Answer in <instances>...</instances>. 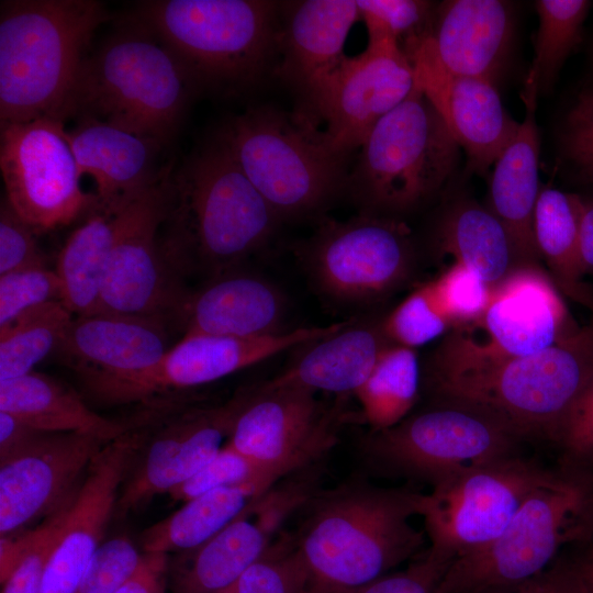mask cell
Instances as JSON below:
<instances>
[{
  "instance_id": "1",
  "label": "cell",
  "mask_w": 593,
  "mask_h": 593,
  "mask_svg": "<svg viewBox=\"0 0 593 593\" xmlns=\"http://www.w3.org/2000/svg\"><path fill=\"white\" fill-rule=\"evenodd\" d=\"M426 494L410 485L384 488L353 479L314 497L293 535L314 593H346L413 558L425 532L410 519Z\"/></svg>"
},
{
  "instance_id": "2",
  "label": "cell",
  "mask_w": 593,
  "mask_h": 593,
  "mask_svg": "<svg viewBox=\"0 0 593 593\" xmlns=\"http://www.w3.org/2000/svg\"><path fill=\"white\" fill-rule=\"evenodd\" d=\"M592 379L593 322L523 357H475L438 346L426 366L424 385L433 399H459L488 409L524 440L556 443Z\"/></svg>"
},
{
  "instance_id": "3",
  "label": "cell",
  "mask_w": 593,
  "mask_h": 593,
  "mask_svg": "<svg viewBox=\"0 0 593 593\" xmlns=\"http://www.w3.org/2000/svg\"><path fill=\"white\" fill-rule=\"evenodd\" d=\"M281 222L215 137L169 170L159 240L175 265L199 262L213 277L236 269Z\"/></svg>"
},
{
  "instance_id": "4",
  "label": "cell",
  "mask_w": 593,
  "mask_h": 593,
  "mask_svg": "<svg viewBox=\"0 0 593 593\" xmlns=\"http://www.w3.org/2000/svg\"><path fill=\"white\" fill-rule=\"evenodd\" d=\"M198 88L176 54L131 14L86 56L65 124L94 119L165 146Z\"/></svg>"
},
{
  "instance_id": "5",
  "label": "cell",
  "mask_w": 593,
  "mask_h": 593,
  "mask_svg": "<svg viewBox=\"0 0 593 593\" xmlns=\"http://www.w3.org/2000/svg\"><path fill=\"white\" fill-rule=\"evenodd\" d=\"M96 0H5L0 5V126L65 114L92 36Z\"/></svg>"
},
{
  "instance_id": "6",
  "label": "cell",
  "mask_w": 593,
  "mask_h": 593,
  "mask_svg": "<svg viewBox=\"0 0 593 593\" xmlns=\"http://www.w3.org/2000/svg\"><path fill=\"white\" fill-rule=\"evenodd\" d=\"M132 15L176 54L198 87L243 92L277 66L280 2L148 0Z\"/></svg>"
},
{
  "instance_id": "7",
  "label": "cell",
  "mask_w": 593,
  "mask_h": 593,
  "mask_svg": "<svg viewBox=\"0 0 593 593\" xmlns=\"http://www.w3.org/2000/svg\"><path fill=\"white\" fill-rule=\"evenodd\" d=\"M214 137L281 221L322 213L346 188V157L332 152L300 114L249 108Z\"/></svg>"
},
{
  "instance_id": "8",
  "label": "cell",
  "mask_w": 593,
  "mask_h": 593,
  "mask_svg": "<svg viewBox=\"0 0 593 593\" xmlns=\"http://www.w3.org/2000/svg\"><path fill=\"white\" fill-rule=\"evenodd\" d=\"M593 537V472L561 466L492 542L456 559L438 593H493L532 579L560 548Z\"/></svg>"
},
{
  "instance_id": "9",
  "label": "cell",
  "mask_w": 593,
  "mask_h": 593,
  "mask_svg": "<svg viewBox=\"0 0 593 593\" xmlns=\"http://www.w3.org/2000/svg\"><path fill=\"white\" fill-rule=\"evenodd\" d=\"M460 147L444 118L415 83L360 147L346 188L360 213L389 216L417 208L455 171Z\"/></svg>"
},
{
  "instance_id": "10",
  "label": "cell",
  "mask_w": 593,
  "mask_h": 593,
  "mask_svg": "<svg viewBox=\"0 0 593 593\" xmlns=\"http://www.w3.org/2000/svg\"><path fill=\"white\" fill-rule=\"evenodd\" d=\"M433 401L360 439V454L372 470L433 488L463 467L518 454L524 439L493 412L459 399Z\"/></svg>"
},
{
  "instance_id": "11",
  "label": "cell",
  "mask_w": 593,
  "mask_h": 593,
  "mask_svg": "<svg viewBox=\"0 0 593 593\" xmlns=\"http://www.w3.org/2000/svg\"><path fill=\"white\" fill-rule=\"evenodd\" d=\"M557 472L519 454L455 471L426 494L422 516L430 547L454 560L485 547Z\"/></svg>"
},
{
  "instance_id": "12",
  "label": "cell",
  "mask_w": 593,
  "mask_h": 593,
  "mask_svg": "<svg viewBox=\"0 0 593 593\" xmlns=\"http://www.w3.org/2000/svg\"><path fill=\"white\" fill-rule=\"evenodd\" d=\"M301 254L318 290L348 304L390 294L414 266L410 228L391 216L367 213L346 221L322 219Z\"/></svg>"
},
{
  "instance_id": "13",
  "label": "cell",
  "mask_w": 593,
  "mask_h": 593,
  "mask_svg": "<svg viewBox=\"0 0 593 593\" xmlns=\"http://www.w3.org/2000/svg\"><path fill=\"white\" fill-rule=\"evenodd\" d=\"M65 130L54 119L0 126L4 199L36 234L66 226L97 206L94 194L81 188Z\"/></svg>"
},
{
  "instance_id": "14",
  "label": "cell",
  "mask_w": 593,
  "mask_h": 593,
  "mask_svg": "<svg viewBox=\"0 0 593 593\" xmlns=\"http://www.w3.org/2000/svg\"><path fill=\"white\" fill-rule=\"evenodd\" d=\"M351 322L298 327L254 337L183 335L154 366L87 385L110 402L145 400L156 393L211 383L289 349L311 345Z\"/></svg>"
},
{
  "instance_id": "15",
  "label": "cell",
  "mask_w": 593,
  "mask_h": 593,
  "mask_svg": "<svg viewBox=\"0 0 593 593\" xmlns=\"http://www.w3.org/2000/svg\"><path fill=\"white\" fill-rule=\"evenodd\" d=\"M414 86L411 61L395 41L368 42L362 53L344 60L299 114L315 128L322 123L325 145L347 157Z\"/></svg>"
},
{
  "instance_id": "16",
  "label": "cell",
  "mask_w": 593,
  "mask_h": 593,
  "mask_svg": "<svg viewBox=\"0 0 593 593\" xmlns=\"http://www.w3.org/2000/svg\"><path fill=\"white\" fill-rule=\"evenodd\" d=\"M170 168L116 213L114 242L96 313L159 320L171 310L182 314L189 295L171 280L169 260L159 240Z\"/></svg>"
},
{
  "instance_id": "17",
  "label": "cell",
  "mask_w": 593,
  "mask_h": 593,
  "mask_svg": "<svg viewBox=\"0 0 593 593\" xmlns=\"http://www.w3.org/2000/svg\"><path fill=\"white\" fill-rule=\"evenodd\" d=\"M300 387L247 391L226 445L287 475L324 456L336 443L342 407H326Z\"/></svg>"
},
{
  "instance_id": "18",
  "label": "cell",
  "mask_w": 593,
  "mask_h": 593,
  "mask_svg": "<svg viewBox=\"0 0 593 593\" xmlns=\"http://www.w3.org/2000/svg\"><path fill=\"white\" fill-rule=\"evenodd\" d=\"M560 292L539 266H521L493 288L483 316L439 345L454 353L512 358L539 353L575 332Z\"/></svg>"
},
{
  "instance_id": "19",
  "label": "cell",
  "mask_w": 593,
  "mask_h": 593,
  "mask_svg": "<svg viewBox=\"0 0 593 593\" xmlns=\"http://www.w3.org/2000/svg\"><path fill=\"white\" fill-rule=\"evenodd\" d=\"M156 423H137L105 444L90 463L66 513L60 539L47 564L40 593H72L102 546L120 488L146 447Z\"/></svg>"
},
{
  "instance_id": "20",
  "label": "cell",
  "mask_w": 593,
  "mask_h": 593,
  "mask_svg": "<svg viewBox=\"0 0 593 593\" xmlns=\"http://www.w3.org/2000/svg\"><path fill=\"white\" fill-rule=\"evenodd\" d=\"M105 444L87 434L41 433L1 460V537L66 505Z\"/></svg>"
},
{
  "instance_id": "21",
  "label": "cell",
  "mask_w": 593,
  "mask_h": 593,
  "mask_svg": "<svg viewBox=\"0 0 593 593\" xmlns=\"http://www.w3.org/2000/svg\"><path fill=\"white\" fill-rule=\"evenodd\" d=\"M247 392L214 407L190 410L157 423L120 492L115 517L143 507L154 496L169 492L208 463L228 437Z\"/></svg>"
},
{
  "instance_id": "22",
  "label": "cell",
  "mask_w": 593,
  "mask_h": 593,
  "mask_svg": "<svg viewBox=\"0 0 593 593\" xmlns=\"http://www.w3.org/2000/svg\"><path fill=\"white\" fill-rule=\"evenodd\" d=\"M514 11L501 0H450L436 7L428 34L405 49L451 76L495 82L514 35Z\"/></svg>"
},
{
  "instance_id": "23",
  "label": "cell",
  "mask_w": 593,
  "mask_h": 593,
  "mask_svg": "<svg viewBox=\"0 0 593 593\" xmlns=\"http://www.w3.org/2000/svg\"><path fill=\"white\" fill-rule=\"evenodd\" d=\"M415 83L444 118L471 172L484 176L514 138L519 122L506 111L495 82L451 76L418 54H410Z\"/></svg>"
},
{
  "instance_id": "24",
  "label": "cell",
  "mask_w": 593,
  "mask_h": 593,
  "mask_svg": "<svg viewBox=\"0 0 593 593\" xmlns=\"http://www.w3.org/2000/svg\"><path fill=\"white\" fill-rule=\"evenodd\" d=\"M360 19L356 0L280 2L275 74L295 89L304 108L347 58V36Z\"/></svg>"
},
{
  "instance_id": "25",
  "label": "cell",
  "mask_w": 593,
  "mask_h": 593,
  "mask_svg": "<svg viewBox=\"0 0 593 593\" xmlns=\"http://www.w3.org/2000/svg\"><path fill=\"white\" fill-rule=\"evenodd\" d=\"M79 172L96 184L94 210L116 213L164 176L158 142L94 119L65 130Z\"/></svg>"
},
{
  "instance_id": "26",
  "label": "cell",
  "mask_w": 593,
  "mask_h": 593,
  "mask_svg": "<svg viewBox=\"0 0 593 593\" xmlns=\"http://www.w3.org/2000/svg\"><path fill=\"white\" fill-rule=\"evenodd\" d=\"M167 340L159 318L99 312L75 316L56 351L86 381L143 371L166 354Z\"/></svg>"
},
{
  "instance_id": "27",
  "label": "cell",
  "mask_w": 593,
  "mask_h": 593,
  "mask_svg": "<svg viewBox=\"0 0 593 593\" xmlns=\"http://www.w3.org/2000/svg\"><path fill=\"white\" fill-rule=\"evenodd\" d=\"M269 491L256 504L257 518L248 515L255 502L191 556L172 575V593H217L230 588L266 551L282 517L307 495L275 496Z\"/></svg>"
},
{
  "instance_id": "28",
  "label": "cell",
  "mask_w": 593,
  "mask_h": 593,
  "mask_svg": "<svg viewBox=\"0 0 593 593\" xmlns=\"http://www.w3.org/2000/svg\"><path fill=\"white\" fill-rule=\"evenodd\" d=\"M537 97V86L526 78L522 91L524 118L516 135L495 160L489 187V209L510 234L521 266H538L541 260L534 233V214L541 190Z\"/></svg>"
},
{
  "instance_id": "29",
  "label": "cell",
  "mask_w": 593,
  "mask_h": 593,
  "mask_svg": "<svg viewBox=\"0 0 593 593\" xmlns=\"http://www.w3.org/2000/svg\"><path fill=\"white\" fill-rule=\"evenodd\" d=\"M286 299L254 273L230 270L189 295L181 314L184 335L254 337L283 332Z\"/></svg>"
},
{
  "instance_id": "30",
  "label": "cell",
  "mask_w": 593,
  "mask_h": 593,
  "mask_svg": "<svg viewBox=\"0 0 593 593\" xmlns=\"http://www.w3.org/2000/svg\"><path fill=\"white\" fill-rule=\"evenodd\" d=\"M388 345L381 327L349 323L311 344L293 365L258 387H300L314 392L355 394Z\"/></svg>"
},
{
  "instance_id": "31",
  "label": "cell",
  "mask_w": 593,
  "mask_h": 593,
  "mask_svg": "<svg viewBox=\"0 0 593 593\" xmlns=\"http://www.w3.org/2000/svg\"><path fill=\"white\" fill-rule=\"evenodd\" d=\"M0 412L43 433H79L110 443L134 425L103 417L67 385L43 373L0 382Z\"/></svg>"
},
{
  "instance_id": "32",
  "label": "cell",
  "mask_w": 593,
  "mask_h": 593,
  "mask_svg": "<svg viewBox=\"0 0 593 593\" xmlns=\"http://www.w3.org/2000/svg\"><path fill=\"white\" fill-rule=\"evenodd\" d=\"M443 254L475 271L492 288L521 267L504 225L489 208L470 199L452 203L437 230Z\"/></svg>"
},
{
  "instance_id": "33",
  "label": "cell",
  "mask_w": 593,
  "mask_h": 593,
  "mask_svg": "<svg viewBox=\"0 0 593 593\" xmlns=\"http://www.w3.org/2000/svg\"><path fill=\"white\" fill-rule=\"evenodd\" d=\"M584 199L556 188L541 189L534 214L535 239L549 277L564 295L593 312V289L584 281L580 228Z\"/></svg>"
},
{
  "instance_id": "34",
  "label": "cell",
  "mask_w": 593,
  "mask_h": 593,
  "mask_svg": "<svg viewBox=\"0 0 593 593\" xmlns=\"http://www.w3.org/2000/svg\"><path fill=\"white\" fill-rule=\"evenodd\" d=\"M266 484H245L211 490L187 502L178 511L145 529V552L193 550L242 515L270 490Z\"/></svg>"
},
{
  "instance_id": "35",
  "label": "cell",
  "mask_w": 593,
  "mask_h": 593,
  "mask_svg": "<svg viewBox=\"0 0 593 593\" xmlns=\"http://www.w3.org/2000/svg\"><path fill=\"white\" fill-rule=\"evenodd\" d=\"M116 213L93 210L71 232L57 256L54 270L61 286V302L75 316L98 310L114 242Z\"/></svg>"
},
{
  "instance_id": "36",
  "label": "cell",
  "mask_w": 593,
  "mask_h": 593,
  "mask_svg": "<svg viewBox=\"0 0 593 593\" xmlns=\"http://www.w3.org/2000/svg\"><path fill=\"white\" fill-rule=\"evenodd\" d=\"M421 367L415 349L388 345L363 384L355 392L362 418L379 430L403 418L417 402Z\"/></svg>"
},
{
  "instance_id": "37",
  "label": "cell",
  "mask_w": 593,
  "mask_h": 593,
  "mask_svg": "<svg viewBox=\"0 0 593 593\" xmlns=\"http://www.w3.org/2000/svg\"><path fill=\"white\" fill-rule=\"evenodd\" d=\"M74 314L61 301L48 302L0 328V382L33 372L56 351Z\"/></svg>"
},
{
  "instance_id": "38",
  "label": "cell",
  "mask_w": 593,
  "mask_h": 593,
  "mask_svg": "<svg viewBox=\"0 0 593 593\" xmlns=\"http://www.w3.org/2000/svg\"><path fill=\"white\" fill-rule=\"evenodd\" d=\"M590 1L538 0V29L534 58L526 78L535 82L538 93L555 85L559 71L572 51L581 43Z\"/></svg>"
},
{
  "instance_id": "39",
  "label": "cell",
  "mask_w": 593,
  "mask_h": 593,
  "mask_svg": "<svg viewBox=\"0 0 593 593\" xmlns=\"http://www.w3.org/2000/svg\"><path fill=\"white\" fill-rule=\"evenodd\" d=\"M217 593H314L293 535L271 542L230 588Z\"/></svg>"
},
{
  "instance_id": "40",
  "label": "cell",
  "mask_w": 593,
  "mask_h": 593,
  "mask_svg": "<svg viewBox=\"0 0 593 593\" xmlns=\"http://www.w3.org/2000/svg\"><path fill=\"white\" fill-rule=\"evenodd\" d=\"M429 295L449 326L477 323L485 313L493 288L462 264H451L438 278L426 283Z\"/></svg>"
},
{
  "instance_id": "41",
  "label": "cell",
  "mask_w": 593,
  "mask_h": 593,
  "mask_svg": "<svg viewBox=\"0 0 593 593\" xmlns=\"http://www.w3.org/2000/svg\"><path fill=\"white\" fill-rule=\"evenodd\" d=\"M360 19L368 31V42L393 40L403 51L425 37L436 7L422 0H356Z\"/></svg>"
},
{
  "instance_id": "42",
  "label": "cell",
  "mask_w": 593,
  "mask_h": 593,
  "mask_svg": "<svg viewBox=\"0 0 593 593\" xmlns=\"http://www.w3.org/2000/svg\"><path fill=\"white\" fill-rule=\"evenodd\" d=\"M280 478L273 471L225 445L197 473L168 493L174 501L187 502L224 486L256 483L271 486Z\"/></svg>"
},
{
  "instance_id": "43",
  "label": "cell",
  "mask_w": 593,
  "mask_h": 593,
  "mask_svg": "<svg viewBox=\"0 0 593 593\" xmlns=\"http://www.w3.org/2000/svg\"><path fill=\"white\" fill-rule=\"evenodd\" d=\"M449 324L434 304L426 283L409 294L381 325L394 345L415 349L443 335Z\"/></svg>"
},
{
  "instance_id": "44",
  "label": "cell",
  "mask_w": 593,
  "mask_h": 593,
  "mask_svg": "<svg viewBox=\"0 0 593 593\" xmlns=\"http://www.w3.org/2000/svg\"><path fill=\"white\" fill-rule=\"evenodd\" d=\"M61 301V286L46 266L0 276V328L23 313L48 302Z\"/></svg>"
},
{
  "instance_id": "45",
  "label": "cell",
  "mask_w": 593,
  "mask_h": 593,
  "mask_svg": "<svg viewBox=\"0 0 593 593\" xmlns=\"http://www.w3.org/2000/svg\"><path fill=\"white\" fill-rule=\"evenodd\" d=\"M71 500L31 529L30 545L5 582L1 593H40L51 557L60 539Z\"/></svg>"
},
{
  "instance_id": "46",
  "label": "cell",
  "mask_w": 593,
  "mask_h": 593,
  "mask_svg": "<svg viewBox=\"0 0 593 593\" xmlns=\"http://www.w3.org/2000/svg\"><path fill=\"white\" fill-rule=\"evenodd\" d=\"M141 556L125 536L103 542L72 593H113L135 570Z\"/></svg>"
},
{
  "instance_id": "47",
  "label": "cell",
  "mask_w": 593,
  "mask_h": 593,
  "mask_svg": "<svg viewBox=\"0 0 593 593\" xmlns=\"http://www.w3.org/2000/svg\"><path fill=\"white\" fill-rule=\"evenodd\" d=\"M560 150L575 175L593 182V90L581 91L564 116Z\"/></svg>"
},
{
  "instance_id": "48",
  "label": "cell",
  "mask_w": 593,
  "mask_h": 593,
  "mask_svg": "<svg viewBox=\"0 0 593 593\" xmlns=\"http://www.w3.org/2000/svg\"><path fill=\"white\" fill-rule=\"evenodd\" d=\"M454 561L429 546L405 570L387 573L346 593H438Z\"/></svg>"
},
{
  "instance_id": "49",
  "label": "cell",
  "mask_w": 593,
  "mask_h": 593,
  "mask_svg": "<svg viewBox=\"0 0 593 593\" xmlns=\"http://www.w3.org/2000/svg\"><path fill=\"white\" fill-rule=\"evenodd\" d=\"M35 232L4 199L0 208V276L46 266L44 254L35 239Z\"/></svg>"
},
{
  "instance_id": "50",
  "label": "cell",
  "mask_w": 593,
  "mask_h": 593,
  "mask_svg": "<svg viewBox=\"0 0 593 593\" xmlns=\"http://www.w3.org/2000/svg\"><path fill=\"white\" fill-rule=\"evenodd\" d=\"M556 444L563 452L561 466L580 469L593 466V379L570 410Z\"/></svg>"
},
{
  "instance_id": "51",
  "label": "cell",
  "mask_w": 593,
  "mask_h": 593,
  "mask_svg": "<svg viewBox=\"0 0 593 593\" xmlns=\"http://www.w3.org/2000/svg\"><path fill=\"white\" fill-rule=\"evenodd\" d=\"M493 593H589L580 561L557 560L525 582Z\"/></svg>"
},
{
  "instance_id": "52",
  "label": "cell",
  "mask_w": 593,
  "mask_h": 593,
  "mask_svg": "<svg viewBox=\"0 0 593 593\" xmlns=\"http://www.w3.org/2000/svg\"><path fill=\"white\" fill-rule=\"evenodd\" d=\"M167 553L145 552L135 570L113 593H165Z\"/></svg>"
},
{
  "instance_id": "53",
  "label": "cell",
  "mask_w": 593,
  "mask_h": 593,
  "mask_svg": "<svg viewBox=\"0 0 593 593\" xmlns=\"http://www.w3.org/2000/svg\"><path fill=\"white\" fill-rule=\"evenodd\" d=\"M41 433L11 414L0 412V461L18 452Z\"/></svg>"
},
{
  "instance_id": "54",
  "label": "cell",
  "mask_w": 593,
  "mask_h": 593,
  "mask_svg": "<svg viewBox=\"0 0 593 593\" xmlns=\"http://www.w3.org/2000/svg\"><path fill=\"white\" fill-rule=\"evenodd\" d=\"M580 255L584 275L593 273V199H584L580 228Z\"/></svg>"
},
{
  "instance_id": "55",
  "label": "cell",
  "mask_w": 593,
  "mask_h": 593,
  "mask_svg": "<svg viewBox=\"0 0 593 593\" xmlns=\"http://www.w3.org/2000/svg\"><path fill=\"white\" fill-rule=\"evenodd\" d=\"M582 572L586 582L589 593H593V550L583 560L580 561Z\"/></svg>"
}]
</instances>
